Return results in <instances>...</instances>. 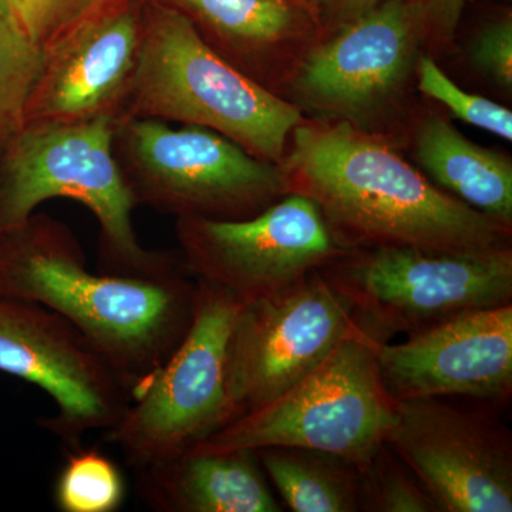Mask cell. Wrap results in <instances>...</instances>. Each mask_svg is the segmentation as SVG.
Returning <instances> with one entry per match:
<instances>
[{"label": "cell", "mask_w": 512, "mask_h": 512, "mask_svg": "<svg viewBox=\"0 0 512 512\" xmlns=\"http://www.w3.org/2000/svg\"><path fill=\"white\" fill-rule=\"evenodd\" d=\"M279 167L288 192L316 202L340 248L448 252L512 248V227L431 183L379 136L336 120H303Z\"/></svg>", "instance_id": "obj_1"}, {"label": "cell", "mask_w": 512, "mask_h": 512, "mask_svg": "<svg viewBox=\"0 0 512 512\" xmlns=\"http://www.w3.org/2000/svg\"><path fill=\"white\" fill-rule=\"evenodd\" d=\"M197 279L94 274L69 229L42 215L0 234V295L62 316L134 394L170 359L194 316Z\"/></svg>", "instance_id": "obj_2"}, {"label": "cell", "mask_w": 512, "mask_h": 512, "mask_svg": "<svg viewBox=\"0 0 512 512\" xmlns=\"http://www.w3.org/2000/svg\"><path fill=\"white\" fill-rule=\"evenodd\" d=\"M134 117L217 131L252 156L279 164L302 111L215 52L184 12L157 6L143 23L127 89Z\"/></svg>", "instance_id": "obj_3"}, {"label": "cell", "mask_w": 512, "mask_h": 512, "mask_svg": "<svg viewBox=\"0 0 512 512\" xmlns=\"http://www.w3.org/2000/svg\"><path fill=\"white\" fill-rule=\"evenodd\" d=\"M116 121L110 113L72 121H40L8 143L0 167V234L25 224L45 201L84 205L101 231L107 274L160 276L183 261L148 251L133 224L136 197L114 153Z\"/></svg>", "instance_id": "obj_4"}, {"label": "cell", "mask_w": 512, "mask_h": 512, "mask_svg": "<svg viewBox=\"0 0 512 512\" xmlns=\"http://www.w3.org/2000/svg\"><path fill=\"white\" fill-rule=\"evenodd\" d=\"M319 271L349 303L357 332L373 343L412 335L461 312L512 303V248L349 249Z\"/></svg>", "instance_id": "obj_5"}, {"label": "cell", "mask_w": 512, "mask_h": 512, "mask_svg": "<svg viewBox=\"0 0 512 512\" xmlns=\"http://www.w3.org/2000/svg\"><path fill=\"white\" fill-rule=\"evenodd\" d=\"M394 410L373 343L355 330L288 392L242 414L191 450L312 448L359 466L384 443Z\"/></svg>", "instance_id": "obj_6"}, {"label": "cell", "mask_w": 512, "mask_h": 512, "mask_svg": "<svg viewBox=\"0 0 512 512\" xmlns=\"http://www.w3.org/2000/svg\"><path fill=\"white\" fill-rule=\"evenodd\" d=\"M197 284L184 339L103 431L136 471L183 456L238 417L228 390V343L242 303L217 286Z\"/></svg>", "instance_id": "obj_7"}, {"label": "cell", "mask_w": 512, "mask_h": 512, "mask_svg": "<svg viewBox=\"0 0 512 512\" xmlns=\"http://www.w3.org/2000/svg\"><path fill=\"white\" fill-rule=\"evenodd\" d=\"M137 204L180 218L244 220L288 194L279 164L252 156L217 131L171 128L130 116L116 127Z\"/></svg>", "instance_id": "obj_8"}, {"label": "cell", "mask_w": 512, "mask_h": 512, "mask_svg": "<svg viewBox=\"0 0 512 512\" xmlns=\"http://www.w3.org/2000/svg\"><path fill=\"white\" fill-rule=\"evenodd\" d=\"M423 46L413 3L386 0L303 53L285 80L291 103L375 134L400 106Z\"/></svg>", "instance_id": "obj_9"}, {"label": "cell", "mask_w": 512, "mask_h": 512, "mask_svg": "<svg viewBox=\"0 0 512 512\" xmlns=\"http://www.w3.org/2000/svg\"><path fill=\"white\" fill-rule=\"evenodd\" d=\"M454 397L399 400L384 443L439 512L512 511V434L501 406Z\"/></svg>", "instance_id": "obj_10"}, {"label": "cell", "mask_w": 512, "mask_h": 512, "mask_svg": "<svg viewBox=\"0 0 512 512\" xmlns=\"http://www.w3.org/2000/svg\"><path fill=\"white\" fill-rule=\"evenodd\" d=\"M177 237L188 274L241 303L284 291L345 251L298 192L244 220L180 218Z\"/></svg>", "instance_id": "obj_11"}, {"label": "cell", "mask_w": 512, "mask_h": 512, "mask_svg": "<svg viewBox=\"0 0 512 512\" xmlns=\"http://www.w3.org/2000/svg\"><path fill=\"white\" fill-rule=\"evenodd\" d=\"M355 330L349 303L319 269L242 303L228 343V390L238 417L288 392Z\"/></svg>", "instance_id": "obj_12"}, {"label": "cell", "mask_w": 512, "mask_h": 512, "mask_svg": "<svg viewBox=\"0 0 512 512\" xmlns=\"http://www.w3.org/2000/svg\"><path fill=\"white\" fill-rule=\"evenodd\" d=\"M0 372L39 387L55 404L43 427L72 450L119 421L130 386L62 316L39 303L0 295Z\"/></svg>", "instance_id": "obj_13"}, {"label": "cell", "mask_w": 512, "mask_h": 512, "mask_svg": "<svg viewBox=\"0 0 512 512\" xmlns=\"http://www.w3.org/2000/svg\"><path fill=\"white\" fill-rule=\"evenodd\" d=\"M373 348L394 402L454 397L501 407L510 403L512 303L461 312L402 343H373Z\"/></svg>", "instance_id": "obj_14"}, {"label": "cell", "mask_w": 512, "mask_h": 512, "mask_svg": "<svg viewBox=\"0 0 512 512\" xmlns=\"http://www.w3.org/2000/svg\"><path fill=\"white\" fill-rule=\"evenodd\" d=\"M141 36L143 23L136 10L116 0L49 40L26 124L109 113L127 92Z\"/></svg>", "instance_id": "obj_15"}, {"label": "cell", "mask_w": 512, "mask_h": 512, "mask_svg": "<svg viewBox=\"0 0 512 512\" xmlns=\"http://www.w3.org/2000/svg\"><path fill=\"white\" fill-rule=\"evenodd\" d=\"M137 476L141 500L158 512L282 511L252 450H191Z\"/></svg>", "instance_id": "obj_16"}, {"label": "cell", "mask_w": 512, "mask_h": 512, "mask_svg": "<svg viewBox=\"0 0 512 512\" xmlns=\"http://www.w3.org/2000/svg\"><path fill=\"white\" fill-rule=\"evenodd\" d=\"M192 22H200L235 55L278 69L285 80L318 40L311 9L296 0H171Z\"/></svg>", "instance_id": "obj_17"}, {"label": "cell", "mask_w": 512, "mask_h": 512, "mask_svg": "<svg viewBox=\"0 0 512 512\" xmlns=\"http://www.w3.org/2000/svg\"><path fill=\"white\" fill-rule=\"evenodd\" d=\"M414 160L431 183L491 220L512 227V163L473 143L440 116L421 120Z\"/></svg>", "instance_id": "obj_18"}, {"label": "cell", "mask_w": 512, "mask_h": 512, "mask_svg": "<svg viewBox=\"0 0 512 512\" xmlns=\"http://www.w3.org/2000/svg\"><path fill=\"white\" fill-rule=\"evenodd\" d=\"M255 453L289 510L360 511L359 466L348 458L301 447H266Z\"/></svg>", "instance_id": "obj_19"}, {"label": "cell", "mask_w": 512, "mask_h": 512, "mask_svg": "<svg viewBox=\"0 0 512 512\" xmlns=\"http://www.w3.org/2000/svg\"><path fill=\"white\" fill-rule=\"evenodd\" d=\"M45 47L0 6V146L23 130L30 97L43 69Z\"/></svg>", "instance_id": "obj_20"}, {"label": "cell", "mask_w": 512, "mask_h": 512, "mask_svg": "<svg viewBox=\"0 0 512 512\" xmlns=\"http://www.w3.org/2000/svg\"><path fill=\"white\" fill-rule=\"evenodd\" d=\"M55 484L62 512H116L126 498V481L117 464L97 448H72Z\"/></svg>", "instance_id": "obj_21"}, {"label": "cell", "mask_w": 512, "mask_h": 512, "mask_svg": "<svg viewBox=\"0 0 512 512\" xmlns=\"http://www.w3.org/2000/svg\"><path fill=\"white\" fill-rule=\"evenodd\" d=\"M359 471L360 511L439 512L412 470L386 443L359 464Z\"/></svg>", "instance_id": "obj_22"}, {"label": "cell", "mask_w": 512, "mask_h": 512, "mask_svg": "<svg viewBox=\"0 0 512 512\" xmlns=\"http://www.w3.org/2000/svg\"><path fill=\"white\" fill-rule=\"evenodd\" d=\"M414 76H417L420 92L443 104L458 120L488 131L504 141L512 140L511 110L458 87L430 55L419 56Z\"/></svg>", "instance_id": "obj_23"}, {"label": "cell", "mask_w": 512, "mask_h": 512, "mask_svg": "<svg viewBox=\"0 0 512 512\" xmlns=\"http://www.w3.org/2000/svg\"><path fill=\"white\" fill-rule=\"evenodd\" d=\"M468 56L477 72L498 89L512 92V16L490 20L477 30L468 47Z\"/></svg>", "instance_id": "obj_24"}, {"label": "cell", "mask_w": 512, "mask_h": 512, "mask_svg": "<svg viewBox=\"0 0 512 512\" xmlns=\"http://www.w3.org/2000/svg\"><path fill=\"white\" fill-rule=\"evenodd\" d=\"M424 28V45L447 49L456 36L468 0H410Z\"/></svg>", "instance_id": "obj_25"}, {"label": "cell", "mask_w": 512, "mask_h": 512, "mask_svg": "<svg viewBox=\"0 0 512 512\" xmlns=\"http://www.w3.org/2000/svg\"><path fill=\"white\" fill-rule=\"evenodd\" d=\"M0 6L35 42L45 47L52 28L49 0H0Z\"/></svg>", "instance_id": "obj_26"}, {"label": "cell", "mask_w": 512, "mask_h": 512, "mask_svg": "<svg viewBox=\"0 0 512 512\" xmlns=\"http://www.w3.org/2000/svg\"><path fill=\"white\" fill-rule=\"evenodd\" d=\"M383 2L386 0H316L313 12L319 28L323 29L326 36Z\"/></svg>", "instance_id": "obj_27"}, {"label": "cell", "mask_w": 512, "mask_h": 512, "mask_svg": "<svg viewBox=\"0 0 512 512\" xmlns=\"http://www.w3.org/2000/svg\"><path fill=\"white\" fill-rule=\"evenodd\" d=\"M116 0H49L50 6V39L70 28L74 23L99 12Z\"/></svg>", "instance_id": "obj_28"}, {"label": "cell", "mask_w": 512, "mask_h": 512, "mask_svg": "<svg viewBox=\"0 0 512 512\" xmlns=\"http://www.w3.org/2000/svg\"><path fill=\"white\" fill-rule=\"evenodd\" d=\"M296 2L302 3L303 6H306V8L311 9L312 12L313 9H315L316 0H296ZM313 15H315V12H313Z\"/></svg>", "instance_id": "obj_29"}]
</instances>
